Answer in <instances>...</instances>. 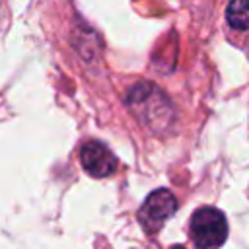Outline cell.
<instances>
[{
  "mask_svg": "<svg viewBox=\"0 0 249 249\" xmlns=\"http://www.w3.org/2000/svg\"><path fill=\"white\" fill-rule=\"evenodd\" d=\"M189 237L196 249H220L228 237V220L214 206H200L189 220Z\"/></svg>",
  "mask_w": 249,
  "mask_h": 249,
  "instance_id": "cell-1",
  "label": "cell"
},
{
  "mask_svg": "<svg viewBox=\"0 0 249 249\" xmlns=\"http://www.w3.org/2000/svg\"><path fill=\"white\" fill-rule=\"evenodd\" d=\"M177 206L179 202L169 189L152 191L138 210V222L142 230L150 235H156L161 230V226L175 214Z\"/></svg>",
  "mask_w": 249,
  "mask_h": 249,
  "instance_id": "cell-2",
  "label": "cell"
},
{
  "mask_svg": "<svg viewBox=\"0 0 249 249\" xmlns=\"http://www.w3.org/2000/svg\"><path fill=\"white\" fill-rule=\"evenodd\" d=\"M80 163H82V167L88 175L97 177V179L113 175L119 167L117 156L109 150V146H105L99 140H88L86 144H82Z\"/></svg>",
  "mask_w": 249,
  "mask_h": 249,
  "instance_id": "cell-3",
  "label": "cell"
},
{
  "mask_svg": "<svg viewBox=\"0 0 249 249\" xmlns=\"http://www.w3.org/2000/svg\"><path fill=\"white\" fill-rule=\"evenodd\" d=\"M226 19L231 29H249V0H231L226 10Z\"/></svg>",
  "mask_w": 249,
  "mask_h": 249,
  "instance_id": "cell-4",
  "label": "cell"
},
{
  "mask_svg": "<svg viewBox=\"0 0 249 249\" xmlns=\"http://www.w3.org/2000/svg\"><path fill=\"white\" fill-rule=\"evenodd\" d=\"M171 249H187V247H183V245H173Z\"/></svg>",
  "mask_w": 249,
  "mask_h": 249,
  "instance_id": "cell-5",
  "label": "cell"
}]
</instances>
